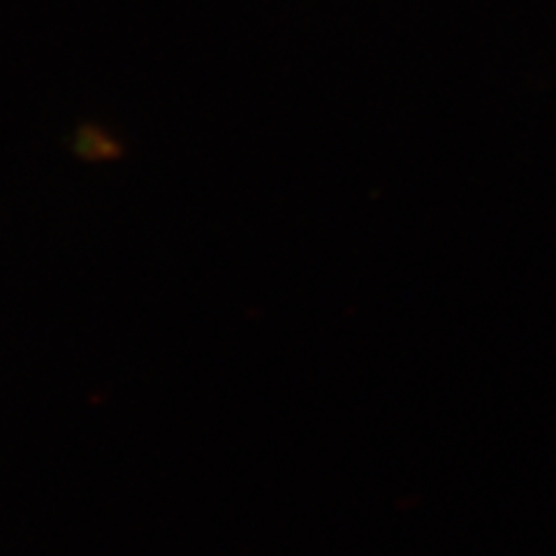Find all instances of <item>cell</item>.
<instances>
[{"label":"cell","instance_id":"cell-1","mask_svg":"<svg viewBox=\"0 0 556 556\" xmlns=\"http://www.w3.org/2000/svg\"><path fill=\"white\" fill-rule=\"evenodd\" d=\"M73 151L79 155V159L100 163V161H114L121 147L112 137H108L98 128H81L75 137Z\"/></svg>","mask_w":556,"mask_h":556}]
</instances>
